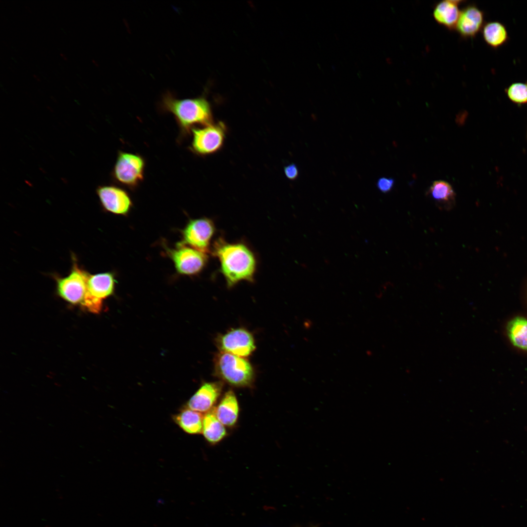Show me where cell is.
<instances>
[{
    "mask_svg": "<svg viewBox=\"0 0 527 527\" xmlns=\"http://www.w3.org/2000/svg\"><path fill=\"white\" fill-rule=\"evenodd\" d=\"M158 109L162 113L173 115L180 129L179 142L189 135L196 126L214 123L210 104L203 97L180 99L167 91L162 95Z\"/></svg>",
    "mask_w": 527,
    "mask_h": 527,
    "instance_id": "6da1fadb",
    "label": "cell"
},
{
    "mask_svg": "<svg viewBox=\"0 0 527 527\" xmlns=\"http://www.w3.org/2000/svg\"><path fill=\"white\" fill-rule=\"evenodd\" d=\"M212 252L220 262V271L228 287L242 281H254L256 259L244 243H229L220 238L214 243Z\"/></svg>",
    "mask_w": 527,
    "mask_h": 527,
    "instance_id": "7a4b0ae2",
    "label": "cell"
},
{
    "mask_svg": "<svg viewBox=\"0 0 527 527\" xmlns=\"http://www.w3.org/2000/svg\"><path fill=\"white\" fill-rule=\"evenodd\" d=\"M214 364L215 375L223 382L236 387L253 385L255 371L244 358L220 351L215 355Z\"/></svg>",
    "mask_w": 527,
    "mask_h": 527,
    "instance_id": "3957f363",
    "label": "cell"
},
{
    "mask_svg": "<svg viewBox=\"0 0 527 527\" xmlns=\"http://www.w3.org/2000/svg\"><path fill=\"white\" fill-rule=\"evenodd\" d=\"M145 166L146 161L143 156L119 150L111 171L112 180L130 190H135L144 180Z\"/></svg>",
    "mask_w": 527,
    "mask_h": 527,
    "instance_id": "277c9868",
    "label": "cell"
},
{
    "mask_svg": "<svg viewBox=\"0 0 527 527\" xmlns=\"http://www.w3.org/2000/svg\"><path fill=\"white\" fill-rule=\"evenodd\" d=\"M192 139L188 147L196 155L205 156L214 154L223 147L226 133L223 122L196 127L192 130Z\"/></svg>",
    "mask_w": 527,
    "mask_h": 527,
    "instance_id": "5b68a950",
    "label": "cell"
},
{
    "mask_svg": "<svg viewBox=\"0 0 527 527\" xmlns=\"http://www.w3.org/2000/svg\"><path fill=\"white\" fill-rule=\"evenodd\" d=\"M115 283L113 273L108 272L94 275L88 273L86 293L82 307L90 312H100L103 301L113 294Z\"/></svg>",
    "mask_w": 527,
    "mask_h": 527,
    "instance_id": "8992f818",
    "label": "cell"
},
{
    "mask_svg": "<svg viewBox=\"0 0 527 527\" xmlns=\"http://www.w3.org/2000/svg\"><path fill=\"white\" fill-rule=\"evenodd\" d=\"M88 272L75 262L70 273L66 277H57L56 287L59 296L71 304L82 305L86 293Z\"/></svg>",
    "mask_w": 527,
    "mask_h": 527,
    "instance_id": "52a82bcc",
    "label": "cell"
},
{
    "mask_svg": "<svg viewBox=\"0 0 527 527\" xmlns=\"http://www.w3.org/2000/svg\"><path fill=\"white\" fill-rule=\"evenodd\" d=\"M167 251L177 271L180 274L192 276L199 274L207 262V253L182 242L178 243L174 248H168Z\"/></svg>",
    "mask_w": 527,
    "mask_h": 527,
    "instance_id": "ba28073f",
    "label": "cell"
},
{
    "mask_svg": "<svg viewBox=\"0 0 527 527\" xmlns=\"http://www.w3.org/2000/svg\"><path fill=\"white\" fill-rule=\"evenodd\" d=\"M215 343L221 352L243 358L251 355L256 348L252 334L242 327L233 328L218 335Z\"/></svg>",
    "mask_w": 527,
    "mask_h": 527,
    "instance_id": "9c48e42d",
    "label": "cell"
},
{
    "mask_svg": "<svg viewBox=\"0 0 527 527\" xmlns=\"http://www.w3.org/2000/svg\"><path fill=\"white\" fill-rule=\"evenodd\" d=\"M215 231L214 223L206 218L190 220L182 231V243L207 253Z\"/></svg>",
    "mask_w": 527,
    "mask_h": 527,
    "instance_id": "30bf717a",
    "label": "cell"
},
{
    "mask_svg": "<svg viewBox=\"0 0 527 527\" xmlns=\"http://www.w3.org/2000/svg\"><path fill=\"white\" fill-rule=\"evenodd\" d=\"M96 192L102 207L112 213L126 215L133 206L127 192L117 185H101L97 188Z\"/></svg>",
    "mask_w": 527,
    "mask_h": 527,
    "instance_id": "8fae6325",
    "label": "cell"
},
{
    "mask_svg": "<svg viewBox=\"0 0 527 527\" xmlns=\"http://www.w3.org/2000/svg\"><path fill=\"white\" fill-rule=\"evenodd\" d=\"M485 23L484 11L469 3L461 9L455 31L462 39H472L482 31Z\"/></svg>",
    "mask_w": 527,
    "mask_h": 527,
    "instance_id": "7c38bea8",
    "label": "cell"
},
{
    "mask_svg": "<svg viewBox=\"0 0 527 527\" xmlns=\"http://www.w3.org/2000/svg\"><path fill=\"white\" fill-rule=\"evenodd\" d=\"M223 388L221 381L204 383L190 398L185 406L201 413L207 412L214 407Z\"/></svg>",
    "mask_w": 527,
    "mask_h": 527,
    "instance_id": "4fadbf2b",
    "label": "cell"
},
{
    "mask_svg": "<svg viewBox=\"0 0 527 527\" xmlns=\"http://www.w3.org/2000/svg\"><path fill=\"white\" fill-rule=\"evenodd\" d=\"M463 0H443L433 7L432 16L436 22L449 31H455Z\"/></svg>",
    "mask_w": 527,
    "mask_h": 527,
    "instance_id": "5bb4252c",
    "label": "cell"
},
{
    "mask_svg": "<svg viewBox=\"0 0 527 527\" xmlns=\"http://www.w3.org/2000/svg\"><path fill=\"white\" fill-rule=\"evenodd\" d=\"M217 417L225 426L231 427L237 422L239 406L235 393L231 390L226 392L218 405L214 407Z\"/></svg>",
    "mask_w": 527,
    "mask_h": 527,
    "instance_id": "9a60e30c",
    "label": "cell"
},
{
    "mask_svg": "<svg viewBox=\"0 0 527 527\" xmlns=\"http://www.w3.org/2000/svg\"><path fill=\"white\" fill-rule=\"evenodd\" d=\"M427 194L441 210H450L455 205V193L452 186L446 181L438 180L433 182Z\"/></svg>",
    "mask_w": 527,
    "mask_h": 527,
    "instance_id": "2e32d148",
    "label": "cell"
},
{
    "mask_svg": "<svg viewBox=\"0 0 527 527\" xmlns=\"http://www.w3.org/2000/svg\"><path fill=\"white\" fill-rule=\"evenodd\" d=\"M174 421L184 432L190 434L203 432V415L186 406L173 417Z\"/></svg>",
    "mask_w": 527,
    "mask_h": 527,
    "instance_id": "e0dca14e",
    "label": "cell"
},
{
    "mask_svg": "<svg viewBox=\"0 0 527 527\" xmlns=\"http://www.w3.org/2000/svg\"><path fill=\"white\" fill-rule=\"evenodd\" d=\"M202 433L206 441L212 445L219 443L226 436V429L217 417L214 407L203 415Z\"/></svg>",
    "mask_w": 527,
    "mask_h": 527,
    "instance_id": "ac0fdd59",
    "label": "cell"
},
{
    "mask_svg": "<svg viewBox=\"0 0 527 527\" xmlns=\"http://www.w3.org/2000/svg\"><path fill=\"white\" fill-rule=\"evenodd\" d=\"M484 41L493 49L506 44L509 39L507 30L504 24L498 21L486 22L481 31Z\"/></svg>",
    "mask_w": 527,
    "mask_h": 527,
    "instance_id": "d6986e66",
    "label": "cell"
},
{
    "mask_svg": "<svg viewBox=\"0 0 527 527\" xmlns=\"http://www.w3.org/2000/svg\"><path fill=\"white\" fill-rule=\"evenodd\" d=\"M507 333L512 344L521 349L527 350V320L516 317L507 325Z\"/></svg>",
    "mask_w": 527,
    "mask_h": 527,
    "instance_id": "ffe728a7",
    "label": "cell"
},
{
    "mask_svg": "<svg viewBox=\"0 0 527 527\" xmlns=\"http://www.w3.org/2000/svg\"><path fill=\"white\" fill-rule=\"evenodd\" d=\"M508 99L513 102L522 104L527 102V83L514 82L505 89Z\"/></svg>",
    "mask_w": 527,
    "mask_h": 527,
    "instance_id": "44dd1931",
    "label": "cell"
},
{
    "mask_svg": "<svg viewBox=\"0 0 527 527\" xmlns=\"http://www.w3.org/2000/svg\"><path fill=\"white\" fill-rule=\"evenodd\" d=\"M395 181L390 178L382 177L378 179L377 186L382 192L386 193L390 192L394 184Z\"/></svg>",
    "mask_w": 527,
    "mask_h": 527,
    "instance_id": "7402d4cb",
    "label": "cell"
},
{
    "mask_svg": "<svg viewBox=\"0 0 527 527\" xmlns=\"http://www.w3.org/2000/svg\"><path fill=\"white\" fill-rule=\"evenodd\" d=\"M284 172L286 177L290 180H294L298 176L299 170L295 164L291 163L285 166Z\"/></svg>",
    "mask_w": 527,
    "mask_h": 527,
    "instance_id": "603a6c76",
    "label": "cell"
},
{
    "mask_svg": "<svg viewBox=\"0 0 527 527\" xmlns=\"http://www.w3.org/2000/svg\"><path fill=\"white\" fill-rule=\"evenodd\" d=\"M467 115V114L466 111H463V112L458 114L456 118L457 123L461 125L463 124L465 122Z\"/></svg>",
    "mask_w": 527,
    "mask_h": 527,
    "instance_id": "cb8c5ba5",
    "label": "cell"
},
{
    "mask_svg": "<svg viewBox=\"0 0 527 527\" xmlns=\"http://www.w3.org/2000/svg\"><path fill=\"white\" fill-rule=\"evenodd\" d=\"M61 56L62 57H63V58H64V60H66V58H65V57H64V56L63 55V54H61Z\"/></svg>",
    "mask_w": 527,
    "mask_h": 527,
    "instance_id": "d4e9b609",
    "label": "cell"
},
{
    "mask_svg": "<svg viewBox=\"0 0 527 527\" xmlns=\"http://www.w3.org/2000/svg\"></svg>",
    "mask_w": 527,
    "mask_h": 527,
    "instance_id": "484cf974",
    "label": "cell"
}]
</instances>
